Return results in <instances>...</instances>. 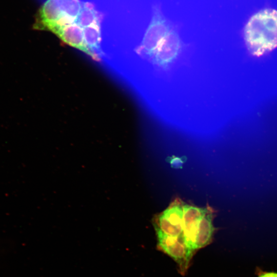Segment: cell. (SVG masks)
Wrapping results in <instances>:
<instances>
[{
	"instance_id": "obj_1",
	"label": "cell",
	"mask_w": 277,
	"mask_h": 277,
	"mask_svg": "<svg viewBox=\"0 0 277 277\" xmlns=\"http://www.w3.org/2000/svg\"><path fill=\"white\" fill-rule=\"evenodd\" d=\"M245 39L253 55L261 56L277 47V10L267 9L254 14L246 24Z\"/></svg>"
},
{
	"instance_id": "obj_2",
	"label": "cell",
	"mask_w": 277,
	"mask_h": 277,
	"mask_svg": "<svg viewBox=\"0 0 277 277\" xmlns=\"http://www.w3.org/2000/svg\"><path fill=\"white\" fill-rule=\"evenodd\" d=\"M181 45L178 34L172 29L166 35L141 47L155 64L165 68L176 58Z\"/></svg>"
},
{
	"instance_id": "obj_3",
	"label": "cell",
	"mask_w": 277,
	"mask_h": 277,
	"mask_svg": "<svg viewBox=\"0 0 277 277\" xmlns=\"http://www.w3.org/2000/svg\"><path fill=\"white\" fill-rule=\"evenodd\" d=\"M155 231L159 248L176 262L182 273H185L194 252L186 244L183 235L172 236Z\"/></svg>"
},
{
	"instance_id": "obj_4",
	"label": "cell",
	"mask_w": 277,
	"mask_h": 277,
	"mask_svg": "<svg viewBox=\"0 0 277 277\" xmlns=\"http://www.w3.org/2000/svg\"><path fill=\"white\" fill-rule=\"evenodd\" d=\"M206 208L184 204L183 235L186 244L194 252L198 227Z\"/></svg>"
},
{
	"instance_id": "obj_5",
	"label": "cell",
	"mask_w": 277,
	"mask_h": 277,
	"mask_svg": "<svg viewBox=\"0 0 277 277\" xmlns=\"http://www.w3.org/2000/svg\"><path fill=\"white\" fill-rule=\"evenodd\" d=\"M54 33L65 43L78 49L94 60H97L85 42L83 28L76 22L60 28Z\"/></svg>"
},
{
	"instance_id": "obj_6",
	"label": "cell",
	"mask_w": 277,
	"mask_h": 277,
	"mask_svg": "<svg viewBox=\"0 0 277 277\" xmlns=\"http://www.w3.org/2000/svg\"><path fill=\"white\" fill-rule=\"evenodd\" d=\"M212 219L213 212L210 208L207 207L199 225L195 242V250L203 248L211 243L214 231Z\"/></svg>"
},
{
	"instance_id": "obj_7",
	"label": "cell",
	"mask_w": 277,
	"mask_h": 277,
	"mask_svg": "<svg viewBox=\"0 0 277 277\" xmlns=\"http://www.w3.org/2000/svg\"><path fill=\"white\" fill-rule=\"evenodd\" d=\"M184 204L180 199H175L161 212L169 223L182 229Z\"/></svg>"
},
{
	"instance_id": "obj_8",
	"label": "cell",
	"mask_w": 277,
	"mask_h": 277,
	"mask_svg": "<svg viewBox=\"0 0 277 277\" xmlns=\"http://www.w3.org/2000/svg\"><path fill=\"white\" fill-rule=\"evenodd\" d=\"M76 23L81 27L85 28L93 24L100 23V17L92 5L85 3L82 4Z\"/></svg>"
},
{
	"instance_id": "obj_9",
	"label": "cell",
	"mask_w": 277,
	"mask_h": 277,
	"mask_svg": "<svg viewBox=\"0 0 277 277\" xmlns=\"http://www.w3.org/2000/svg\"><path fill=\"white\" fill-rule=\"evenodd\" d=\"M100 23L83 28L85 42L88 47L98 48L101 42Z\"/></svg>"
},
{
	"instance_id": "obj_10",
	"label": "cell",
	"mask_w": 277,
	"mask_h": 277,
	"mask_svg": "<svg viewBox=\"0 0 277 277\" xmlns=\"http://www.w3.org/2000/svg\"><path fill=\"white\" fill-rule=\"evenodd\" d=\"M170 164L172 167L178 168L182 166L183 161L179 157H175L171 159Z\"/></svg>"
},
{
	"instance_id": "obj_11",
	"label": "cell",
	"mask_w": 277,
	"mask_h": 277,
	"mask_svg": "<svg viewBox=\"0 0 277 277\" xmlns=\"http://www.w3.org/2000/svg\"><path fill=\"white\" fill-rule=\"evenodd\" d=\"M259 277H277V273L275 272H263L260 274Z\"/></svg>"
}]
</instances>
